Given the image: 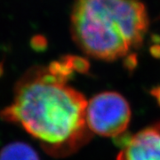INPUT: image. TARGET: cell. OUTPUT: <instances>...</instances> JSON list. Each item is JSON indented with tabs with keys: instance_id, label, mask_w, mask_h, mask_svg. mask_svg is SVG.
Listing matches in <instances>:
<instances>
[{
	"instance_id": "1",
	"label": "cell",
	"mask_w": 160,
	"mask_h": 160,
	"mask_svg": "<svg viewBox=\"0 0 160 160\" xmlns=\"http://www.w3.org/2000/svg\"><path fill=\"white\" fill-rule=\"evenodd\" d=\"M73 71L64 58L30 69L17 82L12 103L1 112L3 119L22 126L55 158L75 153L92 136L86 97L68 85Z\"/></svg>"
},
{
	"instance_id": "2",
	"label": "cell",
	"mask_w": 160,
	"mask_h": 160,
	"mask_svg": "<svg viewBox=\"0 0 160 160\" xmlns=\"http://www.w3.org/2000/svg\"><path fill=\"white\" fill-rule=\"evenodd\" d=\"M149 28L141 0H75L72 38L86 54L112 62L142 45Z\"/></svg>"
},
{
	"instance_id": "3",
	"label": "cell",
	"mask_w": 160,
	"mask_h": 160,
	"mask_svg": "<svg viewBox=\"0 0 160 160\" xmlns=\"http://www.w3.org/2000/svg\"><path fill=\"white\" fill-rule=\"evenodd\" d=\"M131 117L129 103L117 92H102L87 102L86 124L99 135L116 138L124 134Z\"/></svg>"
},
{
	"instance_id": "4",
	"label": "cell",
	"mask_w": 160,
	"mask_h": 160,
	"mask_svg": "<svg viewBox=\"0 0 160 160\" xmlns=\"http://www.w3.org/2000/svg\"><path fill=\"white\" fill-rule=\"evenodd\" d=\"M117 160H160V129L146 128L123 143Z\"/></svg>"
},
{
	"instance_id": "5",
	"label": "cell",
	"mask_w": 160,
	"mask_h": 160,
	"mask_svg": "<svg viewBox=\"0 0 160 160\" xmlns=\"http://www.w3.org/2000/svg\"><path fill=\"white\" fill-rule=\"evenodd\" d=\"M0 160H40V158L28 143L12 142L0 149Z\"/></svg>"
},
{
	"instance_id": "6",
	"label": "cell",
	"mask_w": 160,
	"mask_h": 160,
	"mask_svg": "<svg viewBox=\"0 0 160 160\" xmlns=\"http://www.w3.org/2000/svg\"><path fill=\"white\" fill-rule=\"evenodd\" d=\"M65 57L74 71L79 72V73H87L88 72L89 68H90V64L87 60L79 57V56H73V55H68Z\"/></svg>"
},
{
	"instance_id": "7",
	"label": "cell",
	"mask_w": 160,
	"mask_h": 160,
	"mask_svg": "<svg viewBox=\"0 0 160 160\" xmlns=\"http://www.w3.org/2000/svg\"><path fill=\"white\" fill-rule=\"evenodd\" d=\"M151 95L155 98V100L157 101L158 104L160 106V86L154 87L151 91H150Z\"/></svg>"
},
{
	"instance_id": "8",
	"label": "cell",
	"mask_w": 160,
	"mask_h": 160,
	"mask_svg": "<svg viewBox=\"0 0 160 160\" xmlns=\"http://www.w3.org/2000/svg\"><path fill=\"white\" fill-rule=\"evenodd\" d=\"M150 52L152 53V55L157 58H160V46H153L150 48Z\"/></svg>"
},
{
	"instance_id": "9",
	"label": "cell",
	"mask_w": 160,
	"mask_h": 160,
	"mask_svg": "<svg viewBox=\"0 0 160 160\" xmlns=\"http://www.w3.org/2000/svg\"><path fill=\"white\" fill-rule=\"evenodd\" d=\"M158 127H159V129H160V125H158Z\"/></svg>"
}]
</instances>
